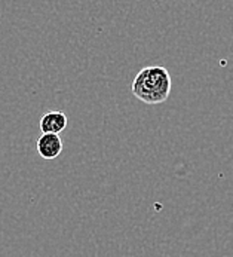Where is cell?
<instances>
[{
  "instance_id": "2",
  "label": "cell",
  "mask_w": 233,
  "mask_h": 257,
  "mask_svg": "<svg viewBox=\"0 0 233 257\" xmlns=\"http://www.w3.org/2000/svg\"><path fill=\"white\" fill-rule=\"evenodd\" d=\"M36 149L43 159H55L63 152V140L60 134L42 133V136L38 139Z\"/></svg>"
},
{
  "instance_id": "1",
  "label": "cell",
  "mask_w": 233,
  "mask_h": 257,
  "mask_svg": "<svg viewBox=\"0 0 233 257\" xmlns=\"http://www.w3.org/2000/svg\"><path fill=\"white\" fill-rule=\"evenodd\" d=\"M132 94L144 104L156 106L165 103L172 89L169 72L162 66H147L141 69L132 80Z\"/></svg>"
},
{
  "instance_id": "3",
  "label": "cell",
  "mask_w": 233,
  "mask_h": 257,
  "mask_svg": "<svg viewBox=\"0 0 233 257\" xmlns=\"http://www.w3.org/2000/svg\"><path fill=\"white\" fill-rule=\"evenodd\" d=\"M67 116L64 111L54 110L45 113L39 120V128L42 133H51V134H60L67 128Z\"/></svg>"
}]
</instances>
